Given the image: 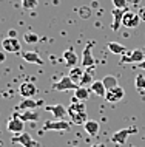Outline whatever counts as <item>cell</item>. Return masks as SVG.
Instances as JSON below:
<instances>
[{
  "instance_id": "obj_30",
  "label": "cell",
  "mask_w": 145,
  "mask_h": 147,
  "mask_svg": "<svg viewBox=\"0 0 145 147\" xmlns=\"http://www.w3.org/2000/svg\"><path fill=\"white\" fill-rule=\"evenodd\" d=\"M79 14L82 16V17L88 19L90 16H91V9H90L88 6H82V8H79Z\"/></svg>"
},
{
  "instance_id": "obj_34",
  "label": "cell",
  "mask_w": 145,
  "mask_h": 147,
  "mask_svg": "<svg viewBox=\"0 0 145 147\" xmlns=\"http://www.w3.org/2000/svg\"><path fill=\"white\" fill-rule=\"evenodd\" d=\"M5 59H6V54L3 53V51H0V63L5 62Z\"/></svg>"
},
{
  "instance_id": "obj_14",
  "label": "cell",
  "mask_w": 145,
  "mask_h": 147,
  "mask_svg": "<svg viewBox=\"0 0 145 147\" xmlns=\"http://www.w3.org/2000/svg\"><path fill=\"white\" fill-rule=\"evenodd\" d=\"M45 110H48L49 113H53L54 119H63L68 115V109H65L62 104H56V105H46Z\"/></svg>"
},
{
  "instance_id": "obj_11",
  "label": "cell",
  "mask_w": 145,
  "mask_h": 147,
  "mask_svg": "<svg viewBox=\"0 0 145 147\" xmlns=\"http://www.w3.org/2000/svg\"><path fill=\"white\" fill-rule=\"evenodd\" d=\"M23 127H25V122H23L20 118H17V116H14V115H13V118L8 121L6 129H8V132H11L14 135H20L23 132Z\"/></svg>"
},
{
  "instance_id": "obj_25",
  "label": "cell",
  "mask_w": 145,
  "mask_h": 147,
  "mask_svg": "<svg viewBox=\"0 0 145 147\" xmlns=\"http://www.w3.org/2000/svg\"><path fill=\"white\" fill-rule=\"evenodd\" d=\"M94 82V78H93V73L90 71V68L84 73V76H82V81L79 87H91V84Z\"/></svg>"
},
{
  "instance_id": "obj_26",
  "label": "cell",
  "mask_w": 145,
  "mask_h": 147,
  "mask_svg": "<svg viewBox=\"0 0 145 147\" xmlns=\"http://www.w3.org/2000/svg\"><path fill=\"white\" fill-rule=\"evenodd\" d=\"M23 40H25L26 43H37L39 42V36L36 33H25L23 34Z\"/></svg>"
},
{
  "instance_id": "obj_2",
  "label": "cell",
  "mask_w": 145,
  "mask_h": 147,
  "mask_svg": "<svg viewBox=\"0 0 145 147\" xmlns=\"http://www.w3.org/2000/svg\"><path fill=\"white\" fill-rule=\"evenodd\" d=\"M91 47H93V42H88L85 45L84 51H82V59H80L82 68H93L96 65V61H94L93 53H91Z\"/></svg>"
},
{
  "instance_id": "obj_32",
  "label": "cell",
  "mask_w": 145,
  "mask_h": 147,
  "mask_svg": "<svg viewBox=\"0 0 145 147\" xmlns=\"http://www.w3.org/2000/svg\"><path fill=\"white\" fill-rule=\"evenodd\" d=\"M8 37L15 39V37H17V31H15V30H9V31H8Z\"/></svg>"
},
{
  "instance_id": "obj_9",
  "label": "cell",
  "mask_w": 145,
  "mask_h": 147,
  "mask_svg": "<svg viewBox=\"0 0 145 147\" xmlns=\"http://www.w3.org/2000/svg\"><path fill=\"white\" fill-rule=\"evenodd\" d=\"M19 93H20L22 98H34L37 94V87L29 81L22 82L20 87H19Z\"/></svg>"
},
{
  "instance_id": "obj_22",
  "label": "cell",
  "mask_w": 145,
  "mask_h": 147,
  "mask_svg": "<svg viewBox=\"0 0 145 147\" xmlns=\"http://www.w3.org/2000/svg\"><path fill=\"white\" fill-rule=\"evenodd\" d=\"M108 50L111 51L113 54H125L127 53V47H124L122 43H117V42H108Z\"/></svg>"
},
{
  "instance_id": "obj_24",
  "label": "cell",
  "mask_w": 145,
  "mask_h": 147,
  "mask_svg": "<svg viewBox=\"0 0 145 147\" xmlns=\"http://www.w3.org/2000/svg\"><path fill=\"white\" fill-rule=\"evenodd\" d=\"M74 98H77L79 101L85 102L90 98V90L87 88V87H79L77 90H74Z\"/></svg>"
},
{
  "instance_id": "obj_27",
  "label": "cell",
  "mask_w": 145,
  "mask_h": 147,
  "mask_svg": "<svg viewBox=\"0 0 145 147\" xmlns=\"http://www.w3.org/2000/svg\"><path fill=\"white\" fill-rule=\"evenodd\" d=\"M22 2V8L23 9H34V8H36L37 5H39V2L37 0H20Z\"/></svg>"
},
{
  "instance_id": "obj_36",
  "label": "cell",
  "mask_w": 145,
  "mask_h": 147,
  "mask_svg": "<svg viewBox=\"0 0 145 147\" xmlns=\"http://www.w3.org/2000/svg\"><path fill=\"white\" fill-rule=\"evenodd\" d=\"M91 147H105V144L104 142H97V144H93Z\"/></svg>"
},
{
  "instance_id": "obj_7",
  "label": "cell",
  "mask_w": 145,
  "mask_h": 147,
  "mask_svg": "<svg viewBox=\"0 0 145 147\" xmlns=\"http://www.w3.org/2000/svg\"><path fill=\"white\" fill-rule=\"evenodd\" d=\"M69 124L68 121L63 119H51V121H45L43 124V130H69Z\"/></svg>"
},
{
  "instance_id": "obj_6",
  "label": "cell",
  "mask_w": 145,
  "mask_h": 147,
  "mask_svg": "<svg viewBox=\"0 0 145 147\" xmlns=\"http://www.w3.org/2000/svg\"><path fill=\"white\" fill-rule=\"evenodd\" d=\"M40 105H43V101H36L34 98H23L15 109L17 112H25V110H36Z\"/></svg>"
},
{
  "instance_id": "obj_1",
  "label": "cell",
  "mask_w": 145,
  "mask_h": 147,
  "mask_svg": "<svg viewBox=\"0 0 145 147\" xmlns=\"http://www.w3.org/2000/svg\"><path fill=\"white\" fill-rule=\"evenodd\" d=\"M138 133V127H128V129H120L114 132L111 135V141L116 142V144H125V141H127V138L130 136V135H134Z\"/></svg>"
},
{
  "instance_id": "obj_12",
  "label": "cell",
  "mask_w": 145,
  "mask_h": 147,
  "mask_svg": "<svg viewBox=\"0 0 145 147\" xmlns=\"http://www.w3.org/2000/svg\"><path fill=\"white\" fill-rule=\"evenodd\" d=\"M124 96H125V90L120 85H117L116 88L107 91V96H105V99H107L108 102H111V104H116V102L122 101Z\"/></svg>"
},
{
  "instance_id": "obj_21",
  "label": "cell",
  "mask_w": 145,
  "mask_h": 147,
  "mask_svg": "<svg viewBox=\"0 0 145 147\" xmlns=\"http://www.w3.org/2000/svg\"><path fill=\"white\" fill-rule=\"evenodd\" d=\"M84 73H85L84 68H80V67H73V68L69 70V74H68V76L71 78V81L74 82V84L79 85L80 81H82V76H84Z\"/></svg>"
},
{
  "instance_id": "obj_5",
  "label": "cell",
  "mask_w": 145,
  "mask_h": 147,
  "mask_svg": "<svg viewBox=\"0 0 145 147\" xmlns=\"http://www.w3.org/2000/svg\"><path fill=\"white\" fill-rule=\"evenodd\" d=\"M13 142L14 144H20L23 147H39V142L34 141L33 138H31V135L26 133V132H22L20 135H15L13 138Z\"/></svg>"
},
{
  "instance_id": "obj_19",
  "label": "cell",
  "mask_w": 145,
  "mask_h": 147,
  "mask_svg": "<svg viewBox=\"0 0 145 147\" xmlns=\"http://www.w3.org/2000/svg\"><path fill=\"white\" fill-rule=\"evenodd\" d=\"M14 116L20 118L23 122L25 121H37L39 119V112L37 110H25V112H20V113H14Z\"/></svg>"
},
{
  "instance_id": "obj_23",
  "label": "cell",
  "mask_w": 145,
  "mask_h": 147,
  "mask_svg": "<svg viewBox=\"0 0 145 147\" xmlns=\"http://www.w3.org/2000/svg\"><path fill=\"white\" fill-rule=\"evenodd\" d=\"M102 82H104V85H105V88H107V91L116 88V87L119 85V84H117V78H116V76H111V74H110V76H105L104 79H102Z\"/></svg>"
},
{
  "instance_id": "obj_28",
  "label": "cell",
  "mask_w": 145,
  "mask_h": 147,
  "mask_svg": "<svg viewBox=\"0 0 145 147\" xmlns=\"http://www.w3.org/2000/svg\"><path fill=\"white\" fill-rule=\"evenodd\" d=\"M134 85L138 90H145V76L144 74H138L134 79Z\"/></svg>"
},
{
  "instance_id": "obj_13",
  "label": "cell",
  "mask_w": 145,
  "mask_h": 147,
  "mask_svg": "<svg viewBox=\"0 0 145 147\" xmlns=\"http://www.w3.org/2000/svg\"><path fill=\"white\" fill-rule=\"evenodd\" d=\"M68 116L71 118L73 124H77V125H84L85 122L88 121L87 113L77 112V110H74V109H73V107H68Z\"/></svg>"
},
{
  "instance_id": "obj_4",
  "label": "cell",
  "mask_w": 145,
  "mask_h": 147,
  "mask_svg": "<svg viewBox=\"0 0 145 147\" xmlns=\"http://www.w3.org/2000/svg\"><path fill=\"white\" fill-rule=\"evenodd\" d=\"M142 22L138 13H133V11H125L124 19H122V25L125 28H138L139 23Z\"/></svg>"
},
{
  "instance_id": "obj_20",
  "label": "cell",
  "mask_w": 145,
  "mask_h": 147,
  "mask_svg": "<svg viewBox=\"0 0 145 147\" xmlns=\"http://www.w3.org/2000/svg\"><path fill=\"white\" fill-rule=\"evenodd\" d=\"M90 90H91L96 96H100V98L107 96V88H105V85L102 81H94L91 84V87H90Z\"/></svg>"
},
{
  "instance_id": "obj_3",
  "label": "cell",
  "mask_w": 145,
  "mask_h": 147,
  "mask_svg": "<svg viewBox=\"0 0 145 147\" xmlns=\"http://www.w3.org/2000/svg\"><path fill=\"white\" fill-rule=\"evenodd\" d=\"M79 88V85L74 84V82L71 81V78L69 76H63L60 78L57 82H54L53 84V90L56 91H66V90H77Z\"/></svg>"
},
{
  "instance_id": "obj_29",
  "label": "cell",
  "mask_w": 145,
  "mask_h": 147,
  "mask_svg": "<svg viewBox=\"0 0 145 147\" xmlns=\"http://www.w3.org/2000/svg\"><path fill=\"white\" fill-rule=\"evenodd\" d=\"M111 2H113V5H114V8H119V9L127 11V8H128L127 0H111Z\"/></svg>"
},
{
  "instance_id": "obj_17",
  "label": "cell",
  "mask_w": 145,
  "mask_h": 147,
  "mask_svg": "<svg viewBox=\"0 0 145 147\" xmlns=\"http://www.w3.org/2000/svg\"><path fill=\"white\" fill-rule=\"evenodd\" d=\"M63 61L66 63V67H69V68H73V67H77V62H79V57L76 56V53L69 48L63 51Z\"/></svg>"
},
{
  "instance_id": "obj_10",
  "label": "cell",
  "mask_w": 145,
  "mask_h": 147,
  "mask_svg": "<svg viewBox=\"0 0 145 147\" xmlns=\"http://www.w3.org/2000/svg\"><path fill=\"white\" fill-rule=\"evenodd\" d=\"M142 61H145V53L142 50H133L130 54H124L122 57V62L125 63H140Z\"/></svg>"
},
{
  "instance_id": "obj_37",
  "label": "cell",
  "mask_w": 145,
  "mask_h": 147,
  "mask_svg": "<svg viewBox=\"0 0 145 147\" xmlns=\"http://www.w3.org/2000/svg\"><path fill=\"white\" fill-rule=\"evenodd\" d=\"M131 147H134V146H131Z\"/></svg>"
},
{
  "instance_id": "obj_31",
  "label": "cell",
  "mask_w": 145,
  "mask_h": 147,
  "mask_svg": "<svg viewBox=\"0 0 145 147\" xmlns=\"http://www.w3.org/2000/svg\"><path fill=\"white\" fill-rule=\"evenodd\" d=\"M138 14H139L140 20H142V22H145V6L139 8V9H138Z\"/></svg>"
},
{
  "instance_id": "obj_15",
  "label": "cell",
  "mask_w": 145,
  "mask_h": 147,
  "mask_svg": "<svg viewBox=\"0 0 145 147\" xmlns=\"http://www.w3.org/2000/svg\"><path fill=\"white\" fill-rule=\"evenodd\" d=\"M111 14H113V23H111V30L116 33V31H119L120 25H122V19H124V14H125V11H124V9H119V8H114V9L111 11Z\"/></svg>"
},
{
  "instance_id": "obj_16",
  "label": "cell",
  "mask_w": 145,
  "mask_h": 147,
  "mask_svg": "<svg viewBox=\"0 0 145 147\" xmlns=\"http://www.w3.org/2000/svg\"><path fill=\"white\" fill-rule=\"evenodd\" d=\"M22 57L25 59L26 62H29V63L43 65V59L39 56V53H36V51H23V53H22Z\"/></svg>"
},
{
  "instance_id": "obj_8",
  "label": "cell",
  "mask_w": 145,
  "mask_h": 147,
  "mask_svg": "<svg viewBox=\"0 0 145 147\" xmlns=\"http://www.w3.org/2000/svg\"><path fill=\"white\" fill-rule=\"evenodd\" d=\"M2 48L6 51V53H19V51L22 50V45L20 42H19V39L15 37H5L2 40Z\"/></svg>"
},
{
  "instance_id": "obj_35",
  "label": "cell",
  "mask_w": 145,
  "mask_h": 147,
  "mask_svg": "<svg viewBox=\"0 0 145 147\" xmlns=\"http://www.w3.org/2000/svg\"><path fill=\"white\" fill-rule=\"evenodd\" d=\"M136 67H138L139 70H145V61H142L140 63H138V65H136Z\"/></svg>"
},
{
  "instance_id": "obj_33",
  "label": "cell",
  "mask_w": 145,
  "mask_h": 147,
  "mask_svg": "<svg viewBox=\"0 0 145 147\" xmlns=\"http://www.w3.org/2000/svg\"><path fill=\"white\" fill-rule=\"evenodd\" d=\"M128 2V5H133V6H138L139 3H140V0H127Z\"/></svg>"
},
{
  "instance_id": "obj_18",
  "label": "cell",
  "mask_w": 145,
  "mask_h": 147,
  "mask_svg": "<svg viewBox=\"0 0 145 147\" xmlns=\"http://www.w3.org/2000/svg\"><path fill=\"white\" fill-rule=\"evenodd\" d=\"M84 129L90 136H96V135L99 133V130H100V125H99L97 121H94V119H88V121L84 124Z\"/></svg>"
}]
</instances>
